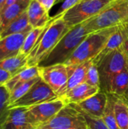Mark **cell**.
<instances>
[{
	"label": "cell",
	"instance_id": "obj_35",
	"mask_svg": "<svg viewBox=\"0 0 128 129\" xmlns=\"http://www.w3.org/2000/svg\"><path fill=\"white\" fill-rule=\"evenodd\" d=\"M5 1H6V0H0V12H1V11L3 9V8H4Z\"/></svg>",
	"mask_w": 128,
	"mask_h": 129
},
{
	"label": "cell",
	"instance_id": "obj_16",
	"mask_svg": "<svg viewBox=\"0 0 128 129\" xmlns=\"http://www.w3.org/2000/svg\"><path fill=\"white\" fill-rule=\"evenodd\" d=\"M125 36H126V32L123 25L122 24L118 25L117 29L109 37L105 46L100 52V54L93 59L94 63L100 60L102 57H103L109 52L121 48L124 41Z\"/></svg>",
	"mask_w": 128,
	"mask_h": 129
},
{
	"label": "cell",
	"instance_id": "obj_8",
	"mask_svg": "<svg viewBox=\"0 0 128 129\" xmlns=\"http://www.w3.org/2000/svg\"><path fill=\"white\" fill-rule=\"evenodd\" d=\"M75 66L58 63L39 67V76L58 96H60L63 93L68 79L72 74Z\"/></svg>",
	"mask_w": 128,
	"mask_h": 129
},
{
	"label": "cell",
	"instance_id": "obj_23",
	"mask_svg": "<svg viewBox=\"0 0 128 129\" xmlns=\"http://www.w3.org/2000/svg\"><path fill=\"white\" fill-rule=\"evenodd\" d=\"M117 100V95L107 94V103L102 117V119L109 129H119L115 112V104Z\"/></svg>",
	"mask_w": 128,
	"mask_h": 129
},
{
	"label": "cell",
	"instance_id": "obj_30",
	"mask_svg": "<svg viewBox=\"0 0 128 129\" xmlns=\"http://www.w3.org/2000/svg\"><path fill=\"white\" fill-rule=\"evenodd\" d=\"M80 1H81V0H64L54 16L63 15L65 12H66L68 10L72 8L76 4H78Z\"/></svg>",
	"mask_w": 128,
	"mask_h": 129
},
{
	"label": "cell",
	"instance_id": "obj_9",
	"mask_svg": "<svg viewBox=\"0 0 128 129\" xmlns=\"http://www.w3.org/2000/svg\"><path fill=\"white\" fill-rule=\"evenodd\" d=\"M58 98L59 96L40 78L25 95L9 105L8 109L10 110L15 107H31Z\"/></svg>",
	"mask_w": 128,
	"mask_h": 129
},
{
	"label": "cell",
	"instance_id": "obj_34",
	"mask_svg": "<svg viewBox=\"0 0 128 129\" xmlns=\"http://www.w3.org/2000/svg\"><path fill=\"white\" fill-rule=\"evenodd\" d=\"M20 0H6L5 1V5H4V8H3V9L2 10V11H3L5 8H6L7 7H8V6H10V5H13V4H14V3H16V2H19Z\"/></svg>",
	"mask_w": 128,
	"mask_h": 129
},
{
	"label": "cell",
	"instance_id": "obj_1",
	"mask_svg": "<svg viewBox=\"0 0 128 129\" xmlns=\"http://www.w3.org/2000/svg\"><path fill=\"white\" fill-rule=\"evenodd\" d=\"M63 15L54 16L48 23L35 47L28 56L27 67L38 66L71 29L64 21Z\"/></svg>",
	"mask_w": 128,
	"mask_h": 129
},
{
	"label": "cell",
	"instance_id": "obj_7",
	"mask_svg": "<svg viewBox=\"0 0 128 129\" xmlns=\"http://www.w3.org/2000/svg\"><path fill=\"white\" fill-rule=\"evenodd\" d=\"M94 63L97 65L100 73V89L107 93L112 77L126 69V55L122 48H119L109 52Z\"/></svg>",
	"mask_w": 128,
	"mask_h": 129
},
{
	"label": "cell",
	"instance_id": "obj_39",
	"mask_svg": "<svg viewBox=\"0 0 128 129\" xmlns=\"http://www.w3.org/2000/svg\"><path fill=\"white\" fill-rule=\"evenodd\" d=\"M128 23V8H127V17H126V19H125V20H124V22L123 23ZM122 23V24H123Z\"/></svg>",
	"mask_w": 128,
	"mask_h": 129
},
{
	"label": "cell",
	"instance_id": "obj_33",
	"mask_svg": "<svg viewBox=\"0 0 128 129\" xmlns=\"http://www.w3.org/2000/svg\"><path fill=\"white\" fill-rule=\"evenodd\" d=\"M123 51L124 52L125 55L128 57V36L126 33V36H125V38H124V43L122 45V47H121Z\"/></svg>",
	"mask_w": 128,
	"mask_h": 129
},
{
	"label": "cell",
	"instance_id": "obj_26",
	"mask_svg": "<svg viewBox=\"0 0 128 129\" xmlns=\"http://www.w3.org/2000/svg\"><path fill=\"white\" fill-rule=\"evenodd\" d=\"M40 78L41 77L38 76V77L31 79V80H29L26 82H23V83L17 85L14 89H12L9 92L10 105L12 104L13 103H14L15 101H17V100H19L20 98H21L23 95H25L29 91V90L33 86V85L35 83H36L40 79Z\"/></svg>",
	"mask_w": 128,
	"mask_h": 129
},
{
	"label": "cell",
	"instance_id": "obj_22",
	"mask_svg": "<svg viewBox=\"0 0 128 129\" xmlns=\"http://www.w3.org/2000/svg\"><path fill=\"white\" fill-rule=\"evenodd\" d=\"M128 90V70L124 69L112 77L109 85L107 94L117 96L124 95Z\"/></svg>",
	"mask_w": 128,
	"mask_h": 129
},
{
	"label": "cell",
	"instance_id": "obj_32",
	"mask_svg": "<svg viewBox=\"0 0 128 129\" xmlns=\"http://www.w3.org/2000/svg\"><path fill=\"white\" fill-rule=\"evenodd\" d=\"M37 1L48 11L51 10V8L54 6V4H56V0H37Z\"/></svg>",
	"mask_w": 128,
	"mask_h": 129
},
{
	"label": "cell",
	"instance_id": "obj_31",
	"mask_svg": "<svg viewBox=\"0 0 128 129\" xmlns=\"http://www.w3.org/2000/svg\"><path fill=\"white\" fill-rule=\"evenodd\" d=\"M12 75L8 72L0 69V87L5 86L8 81L11 78Z\"/></svg>",
	"mask_w": 128,
	"mask_h": 129
},
{
	"label": "cell",
	"instance_id": "obj_4",
	"mask_svg": "<svg viewBox=\"0 0 128 129\" xmlns=\"http://www.w3.org/2000/svg\"><path fill=\"white\" fill-rule=\"evenodd\" d=\"M128 0H117L94 17L84 22V27L91 33L122 24L127 15Z\"/></svg>",
	"mask_w": 128,
	"mask_h": 129
},
{
	"label": "cell",
	"instance_id": "obj_12",
	"mask_svg": "<svg viewBox=\"0 0 128 129\" xmlns=\"http://www.w3.org/2000/svg\"><path fill=\"white\" fill-rule=\"evenodd\" d=\"M29 31L0 38V61L18 55Z\"/></svg>",
	"mask_w": 128,
	"mask_h": 129
},
{
	"label": "cell",
	"instance_id": "obj_18",
	"mask_svg": "<svg viewBox=\"0 0 128 129\" xmlns=\"http://www.w3.org/2000/svg\"><path fill=\"white\" fill-rule=\"evenodd\" d=\"M39 76V67H26L13 76L5 84V87L10 92L17 85L26 82L29 80Z\"/></svg>",
	"mask_w": 128,
	"mask_h": 129
},
{
	"label": "cell",
	"instance_id": "obj_38",
	"mask_svg": "<svg viewBox=\"0 0 128 129\" xmlns=\"http://www.w3.org/2000/svg\"><path fill=\"white\" fill-rule=\"evenodd\" d=\"M126 68L128 70V57L126 56Z\"/></svg>",
	"mask_w": 128,
	"mask_h": 129
},
{
	"label": "cell",
	"instance_id": "obj_28",
	"mask_svg": "<svg viewBox=\"0 0 128 129\" xmlns=\"http://www.w3.org/2000/svg\"><path fill=\"white\" fill-rule=\"evenodd\" d=\"M84 82L88 85L93 86V87H99L100 88V73L98 70V68L96 64L92 63V65L90 67Z\"/></svg>",
	"mask_w": 128,
	"mask_h": 129
},
{
	"label": "cell",
	"instance_id": "obj_3",
	"mask_svg": "<svg viewBox=\"0 0 128 129\" xmlns=\"http://www.w3.org/2000/svg\"><path fill=\"white\" fill-rule=\"evenodd\" d=\"M117 27L118 26H112L88 34L64 64L67 66L78 65L94 59L102 51L109 37Z\"/></svg>",
	"mask_w": 128,
	"mask_h": 129
},
{
	"label": "cell",
	"instance_id": "obj_21",
	"mask_svg": "<svg viewBox=\"0 0 128 129\" xmlns=\"http://www.w3.org/2000/svg\"><path fill=\"white\" fill-rule=\"evenodd\" d=\"M28 56L20 53L18 55L0 61V69L11 73L12 76L27 67Z\"/></svg>",
	"mask_w": 128,
	"mask_h": 129
},
{
	"label": "cell",
	"instance_id": "obj_15",
	"mask_svg": "<svg viewBox=\"0 0 128 129\" xmlns=\"http://www.w3.org/2000/svg\"><path fill=\"white\" fill-rule=\"evenodd\" d=\"M26 11L29 24L32 28L44 26L51 20L49 11L44 8L37 0H31Z\"/></svg>",
	"mask_w": 128,
	"mask_h": 129
},
{
	"label": "cell",
	"instance_id": "obj_13",
	"mask_svg": "<svg viewBox=\"0 0 128 129\" xmlns=\"http://www.w3.org/2000/svg\"><path fill=\"white\" fill-rule=\"evenodd\" d=\"M100 90L99 87H93L84 82L63 94L59 98L63 101L66 105L78 104L94 95Z\"/></svg>",
	"mask_w": 128,
	"mask_h": 129
},
{
	"label": "cell",
	"instance_id": "obj_37",
	"mask_svg": "<svg viewBox=\"0 0 128 129\" xmlns=\"http://www.w3.org/2000/svg\"><path fill=\"white\" fill-rule=\"evenodd\" d=\"M121 97H123V98H127L128 99V90L126 91V93H125L124 95H122V96H121Z\"/></svg>",
	"mask_w": 128,
	"mask_h": 129
},
{
	"label": "cell",
	"instance_id": "obj_27",
	"mask_svg": "<svg viewBox=\"0 0 128 129\" xmlns=\"http://www.w3.org/2000/svg\"><path fill=\"white\" fill-rule=\"evenodd\" d=\"M9 105V91L5 86L0 87V129H2L10 113Z\"/></svg>",
	"mask_w": 128,
	"mask_h": 129
},
{
	"label": "cell",
	"instance_id": "obj_29",
	"mask_svg": "<svg viewBox=\"0 0 128 129\" xmlns=\"http://www.w3.org/2000/svg\"><path fill=\"white\" fill-rule=\"evenodd\" d=\"M82 113V112H81ZM83 115L84 116L88 125L89 126L90 129H109L105 123L103 122L102 119H97V118H93L84 113H82Z\"/></svg>",
	"mask_w": 128,
	"mask_h": 129
},
{
	"label": "cell",
	"instance_id": "obj_14",
	"mask_svg": "<svg viewBox=\"0 0 128 129\" xmlns=\"http://www.w3.org/2000/svg\"><path fill=\"white\" fill-rule=\"evenodd\" d=\"M29 107L10 109V113L2 129H35L29 122L27 111Z\"/></svg>",
	"mask_w": 128,
	"mask_h": 129
},
{
	"label": "cell",
	"instance_id": "obj_19",
	"mask_svg": "<svg viewBox=\"0 0 128 129\" xmlns=\"http://www.w3.org/2000/svg\"><path fill=\"white\" fill-rule=\"evenodd\" d=\"M32 29V27L29 24L27 11H25L23 14H22L14 21H12L2 30L0 38L10 35L19 34L27 31H30Z\"/></svg>",
	"mask_w": 128,
	"mask_h": 129
},
{
	"label": "cell",
	"instance_id": "obj_17",
	"mask_svg": "<svg viewBox=\"0 0 128 129\" xmlns=\"http://www.w3.org/2000/svg\"><path fill=\"white\" fill-rule=\"evenodd\" d=\"M31 0H20L19 2L7 7L0 12L2 22V32L12 21L26 11Z\"/></svg>",
	"mask_w": 128,
	"mask_h": 129
},
{
	"label": "cell",
	"instance_id": "obj_11",
	"mask_svg": "<svg viewBox=\"0 0 128 129\" xmlns=\"http://www.w3.org/2000/svg\"><path fill=\"white\" fill-rule=\"evenodd\" d=\"M107 103V93L100 91L87 100L75 104L84 113L97 119H102Z\"/></svg>",
	"mask_w": 128,
	"mask_h": 129
},
{
	"label": "cell",
	"instance_id": "obj_2",
	"mask_svg": "<svg viewBox=\"0 0 128 129\" xmlns=\"http://www.w3.org/2000/svg\"><path fill=\"white\" fill-rule=\"evenodd\" d=\"M88 34L84 23L72 27L38 67L64 63Z\"/></svg>",
	"mask_w": 128,
	"mask_h": 129
},
{
	"label": "cell",
	"instance_id": "obj_24",
	"mask_svg": "<svg viewBox=\"0 0 128 129\" xmlns=\"http://www.w3.org/2000/svg\"><path fill=\"white\" fill-rule=\"evenodd\" d=\"M115 112L119 129H128V106L120 96H117Z\"/></svg>",
	"mask_w": 128,
	"mask_h": 129
},
{
	"label": "cell",
	"instance_id": "obj_36",
	"mask_svg": "<svg viewBox=\"0 0 128 129\" xmlns=\"http://www.w3.org/2000/svg\"><path fill=\"white\" fill-rule=\"evenodd\" d=\"M122 25H123V26H124V29H125V32H126V33H127V35L128 36V23H123Z\"/></svg>",
	"mask_w": 128,
	"mask_h": 129
},
{
	"label": "cell",
	"instance_id": "obj_41",
	"mask_svg": "<svg viewBox=\"0 0 128 129\" xmlns=\"http://www.w3.org/2000/svg\"><path fill=\"white\" fill-rule=\"evenodd\" d=\"M120 97H121V96H120ZM121 98H123V99L124 100V101H125V102L127 103V106H128V99H127V98H123V97H121Z\"/></svg>",
	"mask_w": 128,
	"mask_h": 129
},
{
	"label": "cell",
	"instance_id": "obj_20",
	"mask_svg": "<svg viewBox=\"0 0 128 129\" xmlns=\"http://www.w3.org/2000/svg\"><path fill=\"white\" fill-rule=\"evenodd\" d=\"M92 63H93V59L75 66V68L72 74L70 76V77L68 79L66 86L65 90L63 94L67 92L68 91L71 90L74 87L84 82L87 73H88L90 67L92 65Z\"/></svg>",
	"mask_w": 128,
	"mask_h": 129
},
{
	"label": "cell",
	"instance_id": "obj_6",
	"mask_svg": "<svg viewBox=\"0 0 128 129\" xmlns=\"http://www.w3.org/2000/svg\"><path fill=\"white\" fill-rule=\"evenodd\" d=\"M35 129H90L75 104L66 105L54 118Z\"/></svg>",
	"mask_w": 128,
	"mask_h": 129
},
{
	"label": "cell",
	"instance_id": "obj_42",
	"mask_svg": "<svg viewBox=\"0 0 128 129\" xmlns=\"http://www.w3.org/2000/svg\"><path fill=\"white\" fill-rule=\"evenodd\" d=\"M63 1H64V0H56V4L60 2H63Z\"/></svg>",
	"mask_w": 128,
	"mask_h": 129
},
{
	"label": "cell",
	"instance_id": "obj_10",
	"mask_svg": "<svg viewBox=\"0 0 128 129\" xmlns=\"http://www.w3.org/2000/svg\"><path fill=\"white\" fill-rule=\"evenodd\" d=\"M65 106L66 104L63 101L58 98L31 107L27 111L28 120L35 128H37L54 118Z\"/></svg>",
	"mask_w": 128,
	"mask_h": 129
},
{
	"label": "cell",
	"instance_id": "obj_5",
	"mask_svg": "<svg viewBox=\"0 0 128 129\" xmlns=\"http://www.w3.org/2000/svg\"><path fill=\"white\" fill-rule=\"evenodd\" d=\"M117 0H81L65 12L63 18L69 28L94 17Z\"/></svg>",
	"mask_w": 128,
	"mask_h": 129
},
{
	"label": "cell",
	"instance_id": "obj_25",
	"mask_svg": "<svg viewBox=\"0 0 128 129\" xmlns=\"http://www.w3.org/2000/svg\"><path fill=\"white\" fill-rule=\"evenodd\" d=\"M48 24V23H47ZM47 24L44 26L41 27H36V28H32L28 35L26 36L24 43L23 45V47L21 48L20 53L23 54H25L26 56H29V54L31 53V51L33 50V48L35 47L40 36L43 33L44 29H45Z\"/></svg>",
	"mask_w": 128,
	"mask_h": 129
},
{
	"label": "cell",
	"instance_id": "obj_40",
	"mask_svg": "<svg viewBox=\"0 0 128 129\" xmlns=\"http://www.w3.org/2000/svg\"><path fill=\"white\" fill-rule=\"evenodd\" d=\"M1 33H2V22H1V18H0V37H1Z\"/></svg>",
	"mask_w": 128,
	"mask_h": 129
}]
</instances>
